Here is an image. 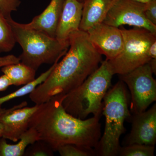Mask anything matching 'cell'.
I'll return each mask as SVG.
<instances>
[{
  "mask_svg": "<svg viewBox=\"0 0 156 156\" xmlns=\"http://www.w3.org/2000/svg\"><path fill=\"white\" fill-rule=\"evenodd\" d=\"M64 95H55L39 104L30 119L29 128L34 129L40 140L46 142L54 152L66 144L88 150L96 148L101 136L100 118L82 120L70 115L62 105Z\"/></svg>",
  "mask_w": 156,
  "mask_h": 156,
  "instance_id": "obj_1",
  "label": "cell"
},
{
  "mask_svg": "<svg viewBox=\"0 0 156 156\" xmlns=\"http://www.w3.org/2000/svg\"><path fill=\"white\" fill-rule=\"evenodd\" d=\"M69 49L48 78L30 94L35 104L47 102L58 95H66L80 86L99 67L102 56L87 32H74L69 38Z\"/></svg>",
  "mask_w": 156,
  "mask_h": 156,
  "instance_id": "obj_2",
  "label": "cell"
},
{
  "mask_svg": "<svg viewBox=\"0 0 156 156\" xmlns=\"http://www.w3.org/2000/svg\"><path fill=\"white\" fill-rule=\"evenodd\" d=\"M101 63L80 86L64 95L62 106L66 111L75 118L86 119L90 114L100 118L102 113V100L114 74L107 60Z\"/></svg>",
  "mask_w": 156,
  "mask_h": 156,
  "instance_id": "obj_3",
  "label": "cell"
},
{
  "mask_svg": "<svg viewBox=\"0 0 156 156\" xmlns=\"http://www.w3.org/2000/svg\"><path fill=\"white\" fill-rule=\"evenodd\" d=\"M16 43L23 50L20 61L37 71L44 64H52L64 56L69 48V41H61L36 30L26 28L22 23L8 20Z\"/></svg>",
  "mask_w": 156,
  "mask_h": 156,
  "instance_id": "obj_4",
  "label": "cell"
},
{
  "mask_svg": "<svg viewBox=\"0 0 156 156\" xmlns=\"http://www.w3.org/2000/svg\"><path fill=\"white\" fill-rule=\"evenodd\" d=\"M128 99L125 84L121 80L108 91L104 98L102 113L105 118V127L95 148L99 155H118L121 147L120 138L126 131L124 122L131 116Z\"/></svg>",
  "mask_w": 156,
  "mask_h": 156,
  "instance_id": "obj_5",
  "label": "cell"
},
{
  "mask_svg": "<svg viewBox=\"0 0 156 156\" xmlns=\"http://www.w3.org/2000/svg\"><path fill=\"white\" fill-rule=\"evenodd\" d=\"M121 29L124 39V48L117 57L108 60L114 74L124 75L148 63L151 58L148 53L151 44L156 35L143 28Z\"/></svg>",
  "mask_w": 156,
  "mask_h": 156,
  "instance_id": "obj_6",
  "label": "cell"
},
{
  "mask_svg": "<svg viewBox=\"0 0 156 156\" xmlns=\"http://www.w3.org/2000/svg\"><path fill=\"white\" fill-rule=\"evenodd\" d=\"M148 62L130 72L119 75L131 95V110L134 114L145 111L156 100V81Z\"/></svg>",
  "mask_w": 156,
  "mask_h": 156,
  "instance_id": "obj_7",
  "label": "cell"
},
{
  "mask_svg": "<svg viewBox=\"0 0 156 156\" xmlns=\"http://www.w3.org/2000/svg\"><path fill=\"white\" fill-rule=\"evenodd\" d=\"M146 4L135 0H117L109 11L104 23L119 27L128 25L145 29L156 35V25L145 17Z\"/></svg>",
  "mask_w": 156,
  "mask_h": 156,
  "instance_id": "obj_8",
  "label": "cell"
},
{
  "mask_svg": "<svg viewBox=\"0 0 156 156\" xmlns=\"http://www.w3.org/2000/svg\"><path fill=\"white\" fill-rule=\"evenodd\" d=\"M27 105V102L24 101L10 108H0V123L3 126L4 138L17 142L28 129L30 119L39 105L31 107Z\"/></svg>",
  "mask_w": 156,
  "mask_h": 156,
  "instance_id": "obj_9",
  "label": "cell"
},
{
  "mask_svg": "<svg viewBox=\"0 0 156 156\" xmlns=\"http://www.w3.org/2000/svg\"><path fill=\"white\" fill-rule=\"evenodd\" d=\"M92 44L101 54L110 60L117 57L124 48L121 29L104 23L98 24L87 31Z\"/></svg>",
  "mask_w": 156,
  "mask_h": 156,
  "instance_id": "obj_10",
  "label": "cell"
},
{
  "mask_svg": "<svg viewBox=\"0 0 156 156\" xmlns=\"http://www.w3.org/2000/svg\"><path fill=\"white\" fill-rule=\"evenodd\" d=\"M156 142V105L145 111L134 114L132 128L125 145L137 144L154 146Z\"/></svg>",
  "mask_w": 156,
  "mask_h": 156,
  "instance_id": "obj_11",
  "label": "cell"
},
{
  "mask_svg": "<svg viewBox=\"0 0 156 156\" xmlns=\"http://www.w3.org/2000/svg\"><path fill=\"white\" fill-rule=\"evenodd\" d=\"M83 2L78 0H66L59 18L56 32V38L61 41H68L70 35L80 30Z\"/></svg>",
  "mask_w": 156,
  "mask_h": 156,
  "instance_id": "obj_12",
  "label": "cell"
},
{
  "mask_svg": "<svg viewBox=\"0 0 156 156\" xmlns=\"http://www.w3.org/2000/svg\"><path fill=\"white\" fill-rule=\"evenodd\" d=\"M66 0H51L43 12L34 17L29 23L22 25L26 28L40 31L56 38V28Z\"/></svg>",
  "mask_w": 156,
  "mask_h": 156,
  "instance_id": "obj_13",
  "label": "cell"
},
{
  "mask_svg": "<svg viewBox=\"0 0 156 156\" xmlns=\"http://www.w3.org/2000/svg\"><path fill=\"white\" fill-rule=\"evenodd\" d=\"M117 0H84L80 30L87 32L103 22L108 13Z\"/></svg>",
  "mask_w": 156,
  "mask_h": 156,
  "instance_id": "obj_14",
  "label": "cell"
},
{
  "mask_svg": "<svg viewBox=\"0 0 156 156\" xmlns=\"http://www.w3.org/2000/svg\"><path fill=\"white\" fill-rule=\"evenodd\" d=\"M40 140L37 131L29 128L20 136L19 142L16 144H8L5 138H0V156H23L28 146Z\"/></svg>",
  "mask_w": 156,
  "mask_h": 156,
  "instance_id": "obj_15",
  "label": "cell"
},
{
  "mask_svg": "<svg viewBox=\"0 0 156 156\" xmlns=\"http://www.w3.org/2000/svg\"><path fill=\"white\" fill-rule=\"evenodd\" d=\"M1 71L10 80L12 86H23L36 79V71L22 62L3 66Z\"/></svg>",
  "mask_w": 156,
  "mask_h": 156,
  "instance_id": "obj_16",
  "label": "cell"
},
{
  "mask_svg": "<svg viewBox=\"0 0 156 156\" xmlns=\"http://www.w3.org/2000/svg\"><path fill=\"white\" fill-rule=\"evenodd\" d=\"M58 61L59 60H57L55 62L48 70L43 73L38 77L36 78L30 83L23 85L20 89H17L16 91L10 93L9 95L0 98V105L14 98L22 97L28 94L30 95L32 92H33L34 90L37 86L41 84L48 78Z\"/></svg>",
  "mask_w": 156,
  "mask_h": 156,
  "instance_id": "obj_17",
  "label": "cell"
},
{
  "mask_svg": "<svg viewBox=\"0 0 156 156\" xmlns=\"http://www.w3.org/2000/svg\"><path fill=\"white\" fill-rule=\"evenodd\" d=\"M16 43L9 20L0 12V55L11 51Z\"/></svg>",
  "mask_w": 156,
  "mask_h": 156,
  "instance_id": "obj_18",
  "label": "cell"
},
{
  "mask_svg": "<svg viewBox=\"0 0 156 156\" xmlns=\"http://www.w3.org/2000/svg\"><path fill=\"white\" fill-rule=\"evenodd\" d=\"M154 150V146L134 144L120 147L118 155L153 156Z\"/></svg>",
  "mask_w": 156,
  "mask_h": 156,
  "instance_id": "obj_19",
  "label": "cell"
},
{
  "mask_svg": "<svg viewBox=\"0 0 156 156\" xmlns=\"http://www.w3.org/2000/svg\"><path fill=\"white\" fill-rule=\"evenodd\" d=\"M54 152L44 141L38 140L27 147L23 156H53Z\"/></svg>",
  "mask_w": 156,
  "mask_h": 156,
  "instance_id": "obj_20",
  "label": "cell"
},
{
  "mask_svg": "<svg viewBox=\"0 0 156 156\" xmlns=\"http://www.w3.org/2000/svg\"><path fill=\"white\" fill-rule=\"evenodd\" d=\"M57 151L62 156H90L96 154L94 150L86 149L73 144L62 145Z\"/></svg>",
  "mask_w": 156,
  "mask_h": 156,
  "instance_id": "obj_21",
  "label": "cell"
},
{
  "mask_svg": "<svg viewBox=\"0 0 156 156\" xmlns=\"http://www.w3.org/2000/svg\"><path fill=\"white\" fill-rule=\"evenodd\" d=\"M20 3V0H0V12L7 19H11L12 12L17 11Z\"/></svg>",
  "mask_w": 156,
  "mask_h": 156,
  "instance_id": "obj_22",
  "label": "cell"
},
{
  "mask_svg": "<svg viewBox=\"0 0 156 156\" xmlns=\"http://www.w3.org/2000/svg\"><path fill=\"white\" fill-rule=\"evenodd\" d=\"M146 4L145 17L151 23L156 25V0H151Z\"/></svg>",
  "mask_w": 156,
  "mask_h": 156,
  "instance_id": "obj_23",
  "label": "cell"
},
{
  "mask_svg": "<svg viewBox=\"0 0 156 156\" xmlns=\"http://www.w3.org/2000/svg\"><path fill=\"white\" fill-rule=\"evenodd\" d=\"M20 62L19 57L13 55H9L5 56H0V69L8 65L17 63Z\"/></svg>",
  "mask_w": 156,
  "mask_h": 156,
  "instance_id": "obj_24",
  "label": "cell"
},
{
  "mask_svg": "<svg viewBox=\"0 0 156 156\" xmlns=\"http://www.w3.org/2000/svg\"><path fill=\"white\" fill-rule=\"evenodd\" d=\"M12 86L10 80L5 75L0 76V92L4 91Z\"/></svg>",
  "mask_w": 156,
  "mask_h": 156,
  "instance_id": "obj_25",
  "label": "cell"
},
{
  "mask_svg": "<svg viewBox=\"0 0 156 156\" xmlns=\"http://www.w3.org/2000/svg\"><path fill=\"white\" fill-rule=\"evenodd\" d=\"M149 56L151 58H156V40L153 42L148 50Z\"/></svg>",
  "mask_w": 156,
  "mask_h": 156,
  "instance_id": "obj_26",
  "label": "cell"
},
{
  "mask_svg": "<svg viewBox=\"0 0 156 156\" xmlns=\"http://www.w3.org/2000/svg\"><path fill=\"white\" fill-rule=\"evenodd\" d=\"M153 74H156V58H151L148 62Z\"/></svg>",
  "mask_w": 156,
  "mask_h": 156,
  "instance_id": "obj_27",
  "label": "cell"
},
{
  "mask_svg": "<svg viewBox=\"0 0 156 156\" xmlns=\"http://www.w3.org/2000/svg\"><path fill=\"white\" fill-rule=\"evenodd\" d=\"M3 128L2 125L0 123V138L3 137Z\"/></svg>",
  "mask_w": 156,
  "mask_h": 156,
  "instance_id": "obj_28",
  "label": "cell"
},
{
  "mask_svg": "<svg viewBox=\"0 0 156 156\" xmlns=\"http://www.w3.org/2000/svg\"><path fill=\"white\" fill-rule=\"evenodd\" d=\"M135 1H137V2H140L143 3H147L149 2L151 0H135Z\"/></svg>",
  "mask_w": 156,
  "mask_h": 156,
  "instance_id": "obj_29",
  "label": "cell"
},
{
  "mask_svg": "<svg viewBox=\"0 0 156 156\" xmlns=\"http://www.w3.org/2000/svg\"><path fill=\"white\" fill-rule=\"evenodd\" d=\"M79 2H83L84 0H78Z\"/></svg>",
  "mask_w": 156,
  "mask_h": 156,
  "instance_id": "obj_30",
  "label": "cell"
}]
</instances>
